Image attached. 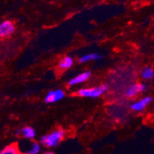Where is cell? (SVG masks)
<instances>
[{
    "mask_svg": "<svg viewBox=\"0 0 154 154\" xmlns=\"http://www.w3.org/2000/svg\"><path fill=\"white\" fill-rule=\"evenodd\" d=\"M64 136L65 131L59 129L48 135L43 136L41 138V143L46 147H54L62 141Z\"/></svg>",
    "mask_w": 154,
    "mask_h": 154,
    "instance_id": "6da1fadb",
    "label": "cell"
},
{
    "mask_svg": "<svg viewBox=\"0 0 154 154\" xmlns=\"http://www.w3.org/2000/svg\"><path fill=\"white\" fill-rule=\"evenodd\" d=\"M107 90V86L106 84H103V85L91 87V88H82L79 90L77 94L80 97L95 98L102 95Z\"/></svg>",
    "mask_w": 154,
    "mask_h": 154,
    "instance_id": "7a4b0ae2",
    "label": "cell"
},
{
    "mask_svg": "<svg viewBox=\"0 0 154 154\" xmlns=\"http://www.w3.org/2000/svg\"><path fill=\"white\" fill-rule=\"evenodd\" d=\"M21 154H38L40 151V145L33 141H22L18 145Z\"/></svg>",
    "mask_w": 154,
    "mask_h": 154,
    "instance_id": "3957f363",
    "label": "cell"
},
{
    "mask_svg": "<svg viewBox=\"0 0 154 154\" xmlns=\"http://www.w3.org/2000/svg\"><path fill=\"white\" fill-rule=\"evenodd\" d=\"M14 31H15V26L11 21H4L0 25V36L2 38L10 35L14 32Z\"/></svg>",
    "mask_w": 154,
    "mask_h": 154,
    "instance_id": "277c9868",
    "label": "cell"
},
{
    "mask_svg": "<svg viewBox=\"0 0 154 154\" xmlns=\"http://www.w3.org/2000/svg\"><path fill=\"white\" fill-rule=\"evenodd\" d=\"M146 89V86L144 85L143 84H134L130 85L127 88L125 94L128 98H131V97L136 96L140 93L143 92Z\"/></svg>",
    "mask_w": 154,
    "mask_h": 154,
    "instance_id": "5b68a950",
    "label": "cell"
},
{
    "mask_svg": "<svg viewBox=\"0 0 154 154\" xmlns=\"http://www.w3.org/2000/svg\"><path fill=\"white\" fill-rule=\"evenodd\" d=\"M65 97V93L61 89L51 91L48 93L45 98L46 103H54L58 101H60Z\"/></svg>",
    "mask_w": 154,
    "mask_h": 154,
    "instance_id": "8992f818",
    "label": "cell"
},
{
    "mask_svg": "<svg viewBox=\"0 0 154 154\" xmlns=\"http://www.w3.org/2000/svg\"><path fill=\"white\" fill-rule=\"evenodd\" d=\"M152 98L150 97H146V98H143V99L140 100V101H137V102L132 104L130 107L134 111H142L145 109V107L146 106L149 104L152 101Z\"/></svg>",
    "mask_w": 154,
    "mask_h": 154,
    "instance_id": "52a82bcc",
    "label": "cell"
},
{
    "mask_svg": "<svg viewBox=\"0 0 154 154\" xmlns=\"http://www.w3.org/2000/svg\"><path fill=\"white\" fill-rule=\"evenodd\" d=\"M91 75V73L90 71L83 72L81 74H78V75L73 77V78L69 81V85H76V84L84 82V81H86V80L89 79Z\"/></svg>",
    "mask_w": 154,
    "mask_h": 154,
    "instance_id": "ba28073f",
    "label": "cell"
},
{
    "mask_svg": "<svg viewBox=\"0 0 154 154\" xmlns=\"http://www.w3.org/2000/svg\"><path fill=\"white\" fill-rule=\"evenodd\" d=\"M18 134H20L22 137L27 139V140H32V139H33L35 137V131L34 129L31 127H24V128L22 129Z\"/></svg>",
    "mask_w": 154,
    "mask_h": 154,
    "instance_id": "9c48e42d",
    "label": "cell"
},
{
    "mask_svg": "<svg viewBox=\"0 0 154 154\" xmlns=\"http://www.w3.org/2000/svg\"><path fill=\"white\" fill-rule=\"evenodd\" d=\"M0 154H21L19 146L16 144L7 146L1 151Z\"/></svg>",
    "mask_w": 154,
    "mask_h": 154,
    "instance_id": "30bf717a",
    "label": "cell"
},
{
    "mask_svg": "<svg viewBox=\"0 0 154 154\" xmlns=\"http://www.w3.org/2000/svg\"><path fill=\"white\" fill-rule=\"evenodd\" d=\"M73 62H74V61H73L72 58H71V57L69 56H65V58H62V60H61V62H59L58 66H59V68H60L61 69L65 70V69L70 68L72 66V65H73Z\"/></svg>",
    "mask_w": 154,
    "mask_h": 154,
    "instance_id": "8fae6325",
    "label": "cell"
},
{
    "mask_svg": "<svg viewBox=\"0 0 154 154\" xmlns=\"http://www.w3.org/2000/svg\"><path fill=\"white\" fill-rule=\"evenodd\" d=\"M101 58H102V57H101V55H100L99 54L91 53L81 57V58L79 59V62H80V63H85V62H90V61L99 60Z\"/></svg>",
    "mask_w": 154,
    "mask_h": 154,
    "instance_id": "7c38bea8",
    "label": "cell"
},
{
    "mask_svg": "<svg viewBox=\"0 0 154 154\" xmlns=\"http://www.w3.org/2000/svg\"><path fill=\"white\" fill-rule=\"evenodd\" d=\"M141 76L145 80H151L154 77V71L150 67H145L141 71Z\"/></svg>",
    "mask_w": 154,
    "mask_h": 154,
    "instance_id": "4fadbf2b",
    "label": "cell"
},
{
    "mask_svg": "<svg viewBox=\"0 0 154 154\" xmlns=\"http://www.w3.org/2000/svg\"><path fill=\"white\" fill-rule=\"evenodd\" d=\"M42 154H55V153L52 152H43Z\"/></svg>",
    "mask_w": 154,
    "mask_h": 154,
    "instance_id": "5bb4252c",
    "label": "cell"
}]
</instances>
